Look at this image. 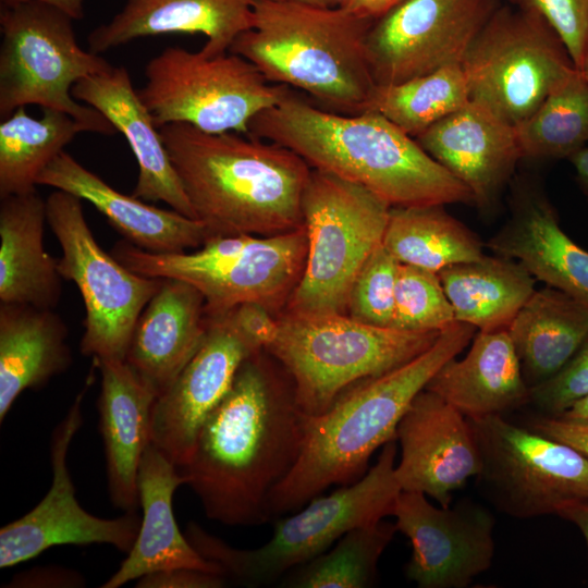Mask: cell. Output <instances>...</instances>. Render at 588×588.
Returning <instances> with one entry per match:
<instances>
[{
  "label": "cell",
  "instance_id": "cell-28",
  "mask_svg": "<svg viewBox=\"0 0 588 588\" xmlns=\"http://www.w3.org/2000/svg\"><path fill=\"white\" fill-rule=\"evenodd\" d=\"M425 389L467 418L503 415L530 394L507 329L475 333L468 353L446 362Z\"/></svg>",
  "mask_w": 588,
  "mask_h": 588
},
{
  "label": "cell",
  "instance_id": "cell-3",
  "mask_svg": "<svg viewBox=\"0 0 588 588\" xmlns=\"http://www.w3.org/2000/svg\"><path fill=\"white\" fill-rule=\"evenodd\" d=\"M159 131L210 237L273 235L303 225L302 198L311 168L294 151L253 135L207 133L185 123Z\"/></svg>",
  "mask_w": 588,
  "mask_h": 588
},
{
  "label": "cell",
  "instance_id": "cell-13",
  "mask_svg": "<svg viewBox=\"0 0 588 588\" xmlns=\"http://www.w3.org/2000/svg\"><path fill=\"white\" fill-rule=\"evenodd\" d=\"M46 218L62 249L58 271L76 284L84 302L82 354L94 360H125L138 317L163 278L138 274L105 252L79 197L56 189L46 199Z\"/></svg>",
  "mask_w": 588,
  "mask_h": 588
},
{
  "label": "cell",
  "instance_id": "cell-21",
  "mask_svg": "<svg viewBox=\"0 0 588 588\" xmlns=\"http://www.w3.org/2000/svg\"><path fill=\"white\" fill-rule=\"evenodd\" d=\"M511 187L510 217L486 246L588 308V250L563 231L539 182L519 176Z\"/></svg>",
  "mask_w": 588,
  "mask_h": 588
},
{
  "label": "cell",
  "instance_id": "cell-1",
  "mask_svg": "<svg viewBox=\"0 0 588 588\" xmlns=\"http://www.w3.org/2000/svg\"><path fill=\"white\" fill-rule=\"evenodd\" d=\"M260 350L243 362L180 467L205 515L228 526L271 520L269 499L296 464L306 414L294 383Z\"/></svg>",
  "mask_w": 588,
  "mask_h": 588
},
{
  "label": "cell",
  "instance_id": "cell-40",
  "mask_svg": "<svg viewBox=\"0 0 588 588\" xmlns=\"http://www.w3.org/2000/svg\"><path fill=\"white\" fill-rule=\"evenodd\" d=\"M512 7L541 15L559 34L580 70L588 42V0H509Z\"/></svg>",
  "mask_w": 588,
  "mask_h": 588
},
{
  "label": "cell",
  "instance_id": "cell-17",
  "mask_svg": "<svg viewBox=\"0 0 588 588\" xmlns=\"http://www.w3.org/2000/svg\"><path fill=\"white\" fill-rule=\"evenodd\" d=\"M393 516L412 544L405 575L419 588H465L490 568L494 518L475 501L437 507L426 494L402 490Z\"/></svg>",
  "mask_w": 588,
  "mask_h": 588
},
{
  "label": "cell",
  "instance_id": "cell-42",
  "mask_svg": "<svg viewBox=\"0 0 588 588\" xmlns=\"http://www.w3.org/2000/svg\"><path fill=\"white\" fill-rule=\"evenodd\" d=\"M232 317L259 350H266L277 338L279 320H274L269 309L258 303H244L231 309Z\"/></svg>",
  "mask_w": 588,
  "mask_h": 588
},
{
  "label": "cell",
  "instance_id": "cell-46",
  "mask_svg": "<svg viewBox=\"0 0 588 588\" xmlns=\"http://www.w3.org/2000/svg\"><path fill=\"white\" fill-rule=\"evenodd\" d=\"M403 0H345L342 8L359 16L378 19Z\"/></svg>",
  "mask_w": 588,
  "mask_h": 588
},
{
  "label": "cell",
  "instance_id": "cell-47",
  "mask_svg": "<svg viewBox=\"0 0 588 588\" xmlns=\"http://www.w3.org/2000/svg\"><path fill=\"white\" fill-rule=\"evenodd\" d=\"M555 514L574 524L580 530L588 547V504L568 503L560 507Z\"/></svg>",
  "mask_w": 588,
  "mask_h": 588
},
{
  "label": "cell",
  "instance_id": "cell-10",
  "mask_svg": "<svg viewBox=\"0 0 588 588\" xmlns=\"http://www.w3.org/2000/svg\"><path fill=\"white\" fill-rule=\"evenodd\" d=\"M390 209L366 187L311 169L302 198L307 256L289 311L346 314L353 282L382 243Z\"/></svg>",
  "mask_w": 588,
  "mask_h": 588
},
{
  "label": "cell",
  "instance_id": "cell-37",
  "mask_svg": "<svg viewBox=\"0 0 588 588\" xmlns=\"http://www.w3.org/2000/svg\"><path fill=\"white\" fill-rule=\"evenodd\" d=\"M383 519L355 527L332 550L292 569L282 580L291 588H366L375 584L380 556L396 532Z\"/></svg>",
  "mask_w": 588,
  "mask_h": 588
},
{
  "label": "cell",
  "instance_id": "cell-23",
  "mask_svg": "<svg viewBox=\"0 0 588 588\" xmlns=\"http://www.w3.org/2000/svg\"><path fill=\"white\" fill-rule=\"evenodd\" d=\"M37 185L90 203L126 241L147 252H185L200 247L210 237L200 220L118 192L64 150L42 170Z\"/></svg>",
  "mask_w": 588,
  "mask_h": 588
},
{
  "label": "cell",
  "instance_id": "cell-2",
  "mask_svg": "<svg viewBox=\"0 0 588 588\" xmlns=\"http://www.w3.org/2000/svg\"><path fill=\"white\" fill-rule=\"evenodd\" d=\"M248 133L289 148L311 169L366 187L391 207L475 205L463 182L373 111H329L291 89L252 119Z\"/></svg>",
  "mask_w": 588,
  "mask_h": 588
},
{
  "label": "cell",
  "instance_id": "cell-38",
  "mask_svg": "<svg viewBox=\"0 0 588 588\" xmlns=\"http://www.w3.org/2000/svg\"><path fill=\"white\" fill-rule=\"evenodd\" d=\"M455 315L438 272L400 264L391 328L404 331H442Z\"/></svg>",
  "mask_w": 588,
  "mask_h": 588
},
{
  "label": "cell",
  "instance_id": "cell-25",
  "mask_svg": "<svg viewBox=\"0 0 588 588\" xmlns=\"http://www.w3.org/2000/svg\"><path fill=\"white\" fill-rule=\"evenodd\" d=\"M207 324L201 293L184 281L163 278L138 317L125 363L158 396L196 353Z\"/></svg>",
  "mask_w": 588,
  "mask_h": 588
},
{
  "label": "cell",
  "instance_id": "cell-4",
  "mask_svg": "<svg viewBox=\"0 0 588 588\" xmlns=\"http://www.w3.org/2000/svg\"><path fill=\"white\" fill-rule=\"evenodd\" d=\"M477 329L455 321L408 363L341 392L331 406L307 416L298 460L269 499L271 520L296 511L333 485H351L368 470L371 455L396 440L397 425L436 372L456 357Z\"/></svg>",
  "mask_w": 588,
  "mask_h": 588
},
{
  "label": "cell",
  "instance_id": "cell-7",
  "mask_svg": "<svg viewBox=\"0 0 588 588\" xmlns=\"http://www.w3.org/2000/svg\"><path fill=\"white\" fill-rule=\"evenodd\" d=\"M443 331V330H442ZM442 331H404L347 314L287 311L268 351L287 371L307 416L327 411L352 384L389 372L431 347Z\"/></svg>",
  "mask_w": 588,
  "mask_h": 588
},
{
  "label": "cell",
  "instance_id": "cell-35",
  "mask_svg": "<svg viewBox=\"0 0 588 588\" xmlns=\"http://www.w3.org/2000/svg\"><path fill=\"white\" fill-rule=\"evenodd\" d=\"M469 101L466 76L455 64L400 84L377 85L365 112L380 113L416 138Z\"/></svg>",
  "mask_w": 588,
  "mask_h": 588
},
{
  "label": "cell",
  "instance_id": "cell-43",
  "mask_svg": "<svg viewBox=\"0 0 588 588\" xmlns=\"http://www.w3.org/2000/svg\"><path fill=\"white\" fill-rule=\"evenodd\" d=\"M224 575L194 568H172L145 575L137 579L136 588H222L228 584Z\"/></svg>",
  "mask_w": 588,
  "mask_h": 588
},
{
  "label": "cell",
  "instance_id": "cell-26",
  "mask_svg": "<svg viewBox=\"0 0 588 588\" xmlns=\"http://www.w3.org/2000/svg\"><path fill=\"white\" fill-rule=\"evenodd\" d=\"M100 370L99 430L105 445L112 504L125 512L139 505L138 469L150 443L156 393L125 360H94Z\"/></svg>",
  "mask_w": 588,
  "mask_h": 588
},
{
  "label": "cell",
  "instance_id": "cell-11",
  "mask_svg": "<svg viewBox=\"0 0 588 588\" xmlns=\"http://www.w3.org/2000/svg\"><path fill=\"white\" fill-rule=\"evenodd\" d=\"M137 94L155 125L185 123L207 133H248L252 119L292 89L273 84L243 57H208L167 47L145 66Z\"/></svg>",
  "mask_w": 588,
  "mask_h": 588
},
{
  "label": "cell",
  "instance_id": "cell-50",
  "mask_svg": "<svg viewBox=\"0 0 588 588\" xmlns=\"http://www.w3.org/2000/svg\"><path fill=\"white\" fill-rule=\"evenodd\" d=\"M555 417L588 426V394L576 401L565 412Z\"/></svg>",
  "mask_w": 588,
  "mask_h": 588
},
{
  "label": "cell",
  "instance_id": "cell-6",
  "mask_svg": "<svg viewBox=\"0 0 588 588\" xmlns=\"http://www.w3.org/2000/svg\"><path fill=\"white\" fill-rule=\"evenodd\" d=\"M396 440L385 443L373 466L358 480L317 495L296 514L273 519L264 546L243 550L189 522L185 536L225 577L247 587L268 586L329 550L348 530L392 515L402 491L395 476Z\"/></svg>",
  "mask_w": 588,
  "mask_h": 588
},
{
  "label": "cell",
  "instance_id": "cell-52",
  "mask_svg": "<svg viewBox=\"0 0 588 588\" xmlns=\"http://www.w3.org/2000/svg\"><path fill=\"white\" fill-rule=\"evenodd\" d=\"M579 71L581 72L583 76L585 77V79L588 83V42H587V48H586L584 62H583V65H581Z\"/></svg>",
  "mask_w": 588,
  "mask_h": 588
},
{
  "label": "cell",
  "instance_id": "cell-24",
  "mask_svg": "<svg viewBox=\"0 0 588 588\" xmlns=\"http://www.w3.org/2000/svg\"><path fill=\"white\" fill-rule=\"evenodd\" d=\"M137 485L143 518L136 541L101 588H119L145 575L181 567L224 575L218 564L201 556L180 531L172 500L185 479L180 468L151 442L143 454Z\"/></svg>",
  "mask_w": 588,
  "mask_h": 588
},
{
  "label": "cell",
  "instance_id": "cell-32",
  "mask_svg": "<svg viewBox=\"0 0 588 588\" xmlns=\"http://www.w3.org/2000/svg\"><path fill=\"white\" fill-rule=\"evenodd\" d=\"M439 275L455 319L478 331L507 329L537 280L519 261L495 254L449 266Z\"/></svg>",
  "mask_w": 588,
  "mask_h": 588
},
{
  "label": "cell",
  "instance_id": "cell-22",
  "mask_svg": "<svg viewBox=\"0 0 588 588\" xmlns=\"http://www.w3.org/2000/svg\"><path fill=\"white\" fill-rule=\"evenodd\" d=\"M72 95L99 111L128 143L139 170L132 195L144 201H163L196 219L160 131L133 88L128 71L111 66L89 75L73 86Z\"/></svg>",
  "mask_w": 588,
  "mask_h": 588
},
{
  "label": "cell",
  "instance_id": "cell-29",
  "mask_svg": "<svg viewBox=\"0 0 588 588\" xmlns=\"http://www.w3.org/2000/svg\"><path fill=\"white\" fill-rule=\"evenodd\" d=\"M0 199V303L54 309L62 278L44 248L46 200L37 191Z\"/></svg>",
  "mask_w": 588,
  "mask_h": 588
},
{
  "label": "cell",
  "instance_id": "cell-14",
  "mask_svg": "<svg viewBox=\"0 0 588 588\" xmlns=\"http://www.w3.org/2000/svg\"><path fill=\"white\" fill-rule=\"evenodd\" d=\"M468 421L482 458L477 478L502 512L532 518L568 503L588 504L587 455L503 415Z\"/></svg>",
  "mask_w": 588,
  "mask_h": 588
},
{
  "label": "cell",
  "instance_id": "cell-31",
  "mask_svg": "<svg viewBox=\"0 0 588 588\" xmlns=\"http://www.w3.org/2000/svg\"><path fill=\"white\" fill-rule=\"evenodd\" d=\"M522 375L532 389L560 372L588 336V308L568 294L535 290L507 328Z\"/></svg>",
  "mask_w": 588,
  "mask_h": 588
},
{
  "label": "cell",
  "instance_id": "cell-36",
  "mask_svg": "<svg viewBox=\"0 0 588 588\" xmlns=\"http://www.w3.org/2000/svg\"><path fill=\"white\" fill-rule=\"evenodd\" d=\"M523 158L568 159L588 145V83L577 69L515 124Z\"/></svg>",
  "mask_w": 588,
  "mask_h": 588
},
{
  "label": "cell",
  "instance_id": "cell-41",
  "mask_svg": "<svg viewBox=\"0 0 588 588\" xmlns=\"http://www.w3.org/2000/svg\"><path fill=\"white\" fill-rule=\"evenodd\" d=\"M587 394L588 336L560 372L530 389L529 403L540 415L559 416Z\"/></svg>",
  "mask_w": 588,
  "mask_h": 588
},
{
  "label": "cell",
  "instance_id": "cell-8",
  "mask_svg": "<svg viewBox=\"0 0 588 588\" xmlns=\"http://www.w3.org/2000/svg\"><path fill=\"white\" fill-rule=\"evenodd\" d=\"M307 247L302 225L265 236H212L193 252L151 253L123 240L110 254L138 274L193 285L205 298L206 313L218 315L244 303H258L268 309L280 305L302 277Z\"/></svg>",
  "mask_w": 588,
  "mask_h": 588
},
{
  "label": "cell",
  "instance_id": "cell-30",
  "mask_svg": "<svg viewBox=\"0 0 588 588\" xmlns=\"http://www.w3.org/2000/svg\"><path fill=\"white\" fill-rule=\"evenodd\" d=\"M68 327L52 308L0 303V421L21 393L72 363Z\"/></svg>",
  "mask_w": 588,
  "mask_h": 588
},
{
  "label": "cell",
  "instance_id": "cell-27",
  "mask_svg": "<svg viewBox=\"0 0 588 588\" xmlns=\"http://www.w3.org/2000/svg\"><path fill=\"white\" fill-rule=\"evenodd\" d=\"M254 0H126L110 22L91 30L89 50L109 51L134 39L163 34H203L200 51L215 57L250 28Z\"/></svg>",
  "mask_w": 588,
  "mask_h": 588
},
{
  "label": "cell",
  "instance_id": "cell-19",
  "mask_svg": "<svg viewBox=\"0 0 588 588\" xmlns=\"http://www.w3.org/2000/svg\"><path fill=\"white\" fill-rule=\"evenodd\" d=\"M396 441L401 489L421 492L440 506H450L452 493L481 471V453L468 418L429 390L420 391L401 418Z\"/></svg>",
  "mask_w": 588,
  "mask_h": 588
},
{
  "label": "cell",
  "instance_id": "cell-45",
  "mask_svg": "<svg viewBox=\"0 0 588 588\" xmlns=\"http://www.w3.org/2000/svg\"><path fill=\"white\" fill-rule=\"evenodd\" d=\"M528 427L551 439L568 444L588 456V426L555 416L531 417Z\"/></svg>",
  "mask_w": 588,
  "mask_h": 588
},
{
  "label": "cell",
  "instance_id": "cell-48",
  "mask_svg": "<svg viewBox=\"0 0 588 588\" xmlns=\"http://www.w3.org/2000/svg\"><path fill=\"white\" fill-rule=\"evenodd\" d=\"M575 172V181L588 203V145L567 159Z\"/></svg>",
  "mask_w": 588,
  "mask_h": 588
},
{
  "label": "cell",
  "instance_id": "cell-15",
  "mask_svg": "<svg viewBox=\"0 0 588 588\" xmlns=\"http://www.w3.org/2000/svg\"><path fill=\"white\" fill-rule=\"evenodd\" d=\"M500 0H403L376 19L366 49L378 86L461 64Z\"/></svg>",
  "mask_w": 588,
  "mask_h": 588
},
{
  "label": "cell",
  "instance_id": "cell-20",
  "mask_svg": "<svg viewBox=\"0 0 588 588\" xmlns=\"http://www.w3.org/2000/svg\"><path fill=\"white\" fill-rule=\"evenodd\" d=\"M415 139L470 189L485 213L497 207L523 159L515 125L473 100Z\"/></svg>",
  "mask_w": 588,
  "mask_h": 588
},
{
  "label": "cell",
  "instance_id": "cell-12",
  "mask_svg": "<svg viewBox=\"0 0 588 588\" xmlns=\"http://www.w3.org/2000/svg\"><path fill=\"white\" fill-rule=\"evenodd\" d=\"M461 66L470 100L517 124L576 70L554 28L539 14L501 5L481 28Z\"/></svg>",
  "mask_w": 588,
  "mask_h": 588
},
{
  "label": "cell",
  "instance_id": "cell-5",
  "mask_svg": "<svg viewBox=\"0 0 588 588\" xmlns=\"http://www.w3.org/2000/svg\"><path fill=\"white\" fill-rule=\"evenodd\" d=\"M373 21L342 7L254 0L250 28L229 52L249 61L270 83L304 91L326 110L359 114L377 87L366 49Z\"/></svg>",
  "mask_w": 588,
  "mask_h": 588
},
{
  "label": "cell",
  "instance_id": "cell-39",
  "mask_svg": "<svg viewBox=\"0 0 588 588\" xmlns=\"http://www.w3.org/2000/svg\"><path fill=\"white\" fill-rule=\"evenodd\" d=\"M399 266L400 262L381 243L353 282L346 314L367 324L391 328Z\"/></svg>",
  "mask_w": 588,
  "mask_h": 588
},
{
  "label": "cell",
  "instance_id": "cell-51",
  "mask_svg": "<svg viewBox=\"0 0 588 588\" xmlns=\"http://www.w3.org/2000/svg\"><path fill=\"white\" fill-rule=\"evenodd\" d=\"M321 7H340L345 0H298Z\"/></svg>",
  "mask_w": 588,
  "mask_h": 588
},
{
  "label": "cell",
  "instance_id": "cell-18",
  "mask_svg": "<svg viewBox=\"0 0 588 588\" xmlns=\"http://www.w3.org/2000/svg\"><path fill=\"white\" fill-rule=\"evenodd\" d=\"M207 321L200 346L152 407L150 442L177 467L188 462L203 425L231 389L243 362L260 351L231 310L207 314Z\"/></svg>",
  "mask_w": 588,
  "mask_h": 588
},
{
  "label": "cell",
  "instance_id": "cell-49",
  "mask_svg": "<svg viewBox=\"0 0 588 588\" xmlns=\"http://www.w3.org/2000/svg\"><path fill=\"white\" fill-rule=\"evenodd\" d=\"M37 1L49 4L66 13L73 20H81L84 16V0H2V2H26Z\"/></svg>",
  "mask_w": 588,
  "mask_h": 588
},
{
  "label": "cell",
  "instance_id": "cell-33",
  "mask_svg": "<svg viewBox=\"0 0 588 588\" xmlns=\"http://www.w3.org/2000/svg\"><path fill=\"white\" fill-rule=\"evenodd\" d=\"M443 205L391 207L383 247L402 265L433 272L485 256L480 238Z\"/></svg>",
  "mask_w": 588,
  "mask_h": 588
},
{
  "label": "cell",
  "instance_id": "cell-16",
  "mask_svg": "<svg viewBox=\"0 0 588 588\" xmlns=\"http://www.w3.org/2000/svg\"><path fill=\"white\" fill-rule=\"evenodd\" d=\"M94 379L91 371L52 432L49 491L32 511L0 529L1 568L26 562L54 546L105 543L127 554L136 541L142 523L136 511L115 518H101L86 512L76 500L70 476L69 449L83 424V402Z\"/></svg>",
  "mask_w": 588,
  "mask_h": 588
},
{
  "label": "cell",
  "instance_id": "cell-34",
  "mask_svg": "<svg viewBox=\"0 0 588 588\" xmlns=\"http://www.w3.org/2000/svg\"><path fill=\"white\" fill-rule=\"evenodd\" d=\"M42 117L17 108L0 123V198L36 191L42 170L88 127L68 113L42 109Z\"/></svg>",
  "mask_w": 588,
  "mask_h": 588
},
{
  "label": "cell",
  "instance_id": "cell-9",
  "mask_svg": "<svg viewBox=\"0 0 588 588\" xmlns=\"http://www.w3.org/2000/svg\"><path fill=\"white\" fill-rule=\"evenodd\" d=\"M74 20L49 4L2 2L0 12V117L37 105L70 114L89 132L113 135L114 126L72 95L73 86L112 65L81 48Z\"/></svg>",
  "mask_w": 588,
  "mask_h": 588
},
{
  "label": "cell",
  "instance_id": "cell-44",
  "mask_svg": "<svg viewBox=\"0 0 588 588\" xmlns=\"http://www.w3.org/2000/svg\"><path fill=\"white\" fill-rule=\"evenodd\" d=\"M84 576L62 566H37L16 574L5 587L12 588H81Z\"/></svg>",
  "mask_w": 588,
  "mask_h": 588
}]
</instances>
